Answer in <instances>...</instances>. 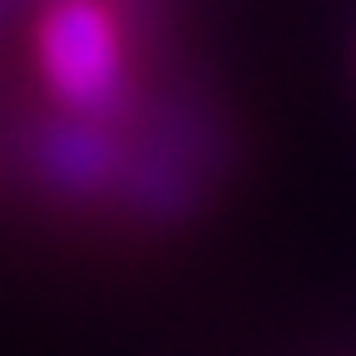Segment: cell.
Segmentation results:
<instances>
[{"instance_id": "7a4b0ae2", "label": "cell", "mask_w": 356, "mask_h": 356, "mask_svg": "<svg viewBox=\"0 0 356 356\" xmlns=\"http://www.w3.org/2000/svg\"><path fill=\"white\" fill-rule=\"evenodd\" d=\"M40 173L65 193H99L119 173V144L104 129V119L65 114L40 139Z\"/></svg>"}, {"instance_id": "6da1fadb", "label": "cell", "mask_w": 356, "mask_h": 356, "mask_svg": "<svg viewBox=\"0 0 356 356\" xmlns=\"http://www.w3.org/2000/svg\"><path fill=\"white\" fill-rule=\"evenodd\" d=\"M35 65L44 89L70 114L114 119L129 84L124 30L114 6L109 0H55L35 30Z\"/></svg>"}]
</instances>
